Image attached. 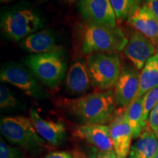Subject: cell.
Returning a JSON list of instances; mask_svg holds the SVG:
<instances>
[{
    "label": "cell",
    "instance_id": "cell-1",
    "mask_svg": "<svg viewBox=\"0 0 158 158\" xmlns=\"http://www.w3.org/2000/svg\"><path fill=\"white\" fill-rule=\"evenodd\" d=\"M61 104L69 113L80 118L85 124L110 123L118 111L115 94L111 89L90 93L76 99L65 98Z\"/></svg>",
    "mask_w": 158,
    "mask_h": 158
},
{
    "label": "cell",
    "instance_id": "cell-2",
    "mask_svg": "<svg viewBox=\"0 0 158 158\" xmlns=\"http://www.w3.org/2000/svg\"><path fill=\"white\" fill-rule=\"evenodd\" d=\"M128 39L120 28L86 23L82 31V51L85 54L116 53L124 51Z\"/></svg>",
    "mask_w": 158,
    "mask_h": 158
},
{
    "label": "cell",
    "instance_id": "cell-3",
    "mask_svg": "<svg viewBox=\"0 0 158 158\" xmlns=\"http://www.w3.org/2000/svg\"><path fill=\"white\" fill-rule=\"evenodd\" d=\"M26 64L37 78L51 89H56L65 76L67 65L62 51L31 54Z\"/></svg>",
    "mask_w": 158,
    "mask_h": 158
},
{
    "label": "cell",
    "instance_id": "cell-4",
    "mask_svg": "<svg viewBox=\"0 0 158 158\" xmlns=\"http://www.w3.org/2000/svg\"><path fill=\"white\" fill-rule=\"evenodd\" d=\"M92 85L100 90L115 86L121 73V58L116 53L89 54L86 59Z\"/></svg>",
    "mask_w": 158,
    "mask_h": 158
},
{
    "label": "cell",
    "instance_id": "cell-5",
    "mask_svg": "<svg viewBox=\"0 0 158 158\" xmlns=\"http://www.w3.org/2000/svg\"><path fill=\"white\" fill-rule=\"evenodd\" d=\"M0 130L7 141L25 149L37 151L45 145V141L37 133L30 118H2L0 122Z\"/></svg>",
    "mask_w": 158,
    "mask_h": 158
},
{
    "label": "cell",
    "instance_id": "cell-6",
    "mask_svg": "<svg viewBox=\"0 0 158 158\" xmlns=\"http://www.w3.org/2000/svg\"><path fill=\"white\" fill-rule=\"evenodd\" d=\"M42 27L40 18L34 11L27 9L7 12L3 15L1 21L4 33L15 42L23 40Z\"/></svg>",
    "mask_w": 158,
    "mask_h": 158
},
{
    "label": "cell",
    "instance_id": "cell-7",
    "mask_svg": "<svg viewBox=\"0 0 158 158\" xmlns=\"http://www.w3.org/2000/svg\"><path fill=\"white\" fill-rule=\"evenodd\" d=\"M2 81L9 83L22 90L27 95L37 99H43L46 94L28 70L18 64H8L1 71Z\"/></svg>",
    "mask_w": 158,
    "mask_h": 158
},
{
    "label": "cell",
    "instance_id": "cell-8",
    "mask_svg": "<svg viewBox=\"0 0 158 158\" xmlns=\"http://www.w3.org/2000/svg\"><path fill=\"white\" fill-rule=\"evenodd\" d=\"M78 9L87 23L116 27V15L110 0H80Z\"/></svg>",
    "mask_w": 158,
    "mask_h": 158
},
{
    "label": "cell",
    "instance_id": "cell-9",
    "mask_svg": "<svg viewBox=\"0 0 158 158\" xmlns=\"http://www.w3.org/2000/svg\"><path fill=\"white\" fill-rule=\"evenodd\" d=\"M157 51L149 39L140 31L134 29L124 49V54L137 70H141L148 59L152 56Z\"/></svg>",
    "mask_w": 158,
    "mask_h": 158
},
{
    "label": "cell",
    "instance_id": "cell-10",
    "mask_svg": "<svg viewBox=\"0 0 158 158\" xmlns=\"http://www.w3.org/2000/svg\"><path fill=\"white\" fill-rule=\"evenodd\" d=\"M139 76L138 70L130 65H124L115 85L116 104L126 108L137 96L139 89Z\"/></svg>",
    "mask_w": 158,
    "mask_h": 158
},
{
    "label": "cell",
    "instance_id": "cell-11",
    "mask_svg": "<svg viewBox=\"0 0 158 158\" xmlns=\"http://www.w3.org/2000/svg\"><path fill=\"white\" fill-rule=\"evenodd\" d=\"M108 128L117 157H128L133 135L131 127L124 118V110L118 111L117 115L108 125Z\"/></svg>",
    "mask_w": 158,
    "mask_h": 158
},
{
    "label": "cell",
    "instance_id": "cell-12",
    "mask_svg": "<svg viewBox=\"0 0 158 158\" xmlns=\"http://www.w3.org/2000/svg\"><path fill=\"white\" fill-rule=\"evenodd\" d=\"M73 135L94 146L99 151H110L114 149L109 128L105 124H84L77 125L74 128Z\"/></svg>",
    "mask_w": 158,
    "mask_h": 158
},
{
    "label": "cell",
    "instance_id": "cell-13",
    "mask_svg": "<svg viewBox=\"0 0 158 158\" xmlns=\"http://www.w3.org/2000/svg\"><path fill=\"white\" fill-rule=\"evenodd\" d=\"M30 118L37 133L54 147H59L66 140V129L62 122L46 120L35 108L30 109Z\"/></svg>",
    "mask_w": 158,
    "mask_h": 158
},
{
    "label": "cell",
    "instance_id": "cell-14",
    "mask_svg": "<svg viewBox=\"0 0 158 158\" xmlns=\"http://www.w3.org/2000/svg\"><path fill=\"white\" fill-rule=\"evenodd\" d=\"M127 22L149 39L158 50V20L145 4L141 7L137 5Z\"/></svg>",
    "mask_w": 158,
    "mask_h": 158
},
{
    "label": "cell",
    "instance_id": "cell-15",
    "mask_svg": "<svg viewBox=\"0 0 158 158\" xmlns=\"http://www.w3.org/2000/svg\"><path fill=\"white\" fill-rule=\"evenodd\" d=\"M91 78L86 62L78 60L71 65L66 77L65 86L72 95L86 93L91 87Z\"/></svg>",
    "mask_w": 158,
    "mask_h": 158
},
{
    "label": "cell",
    "instance_id": "cell-16",
    "mask_svg": "<svg viewBox=\"0 0 158 158\" xmlns=\"http://www.w3.org/2000/svg\"><path fill=\"white\" fill-rule=\"evenodd\" d=\"M23 50L31 54H44L61 51L55 43L54 35L50 30H43L29 35L21 41Z\"/></svg>",
    "mask_w": 158,
    "mask_h": 158
},
{
    "label": "cell",
    "instance_id": "cell-17",
    "mask_svg": "<svg viewBox=\"0 0 158 158\" xmlns=\"http://www.w3.org/2000/svg\"><path fill=\"white\" fill-rule=\"evenodd\" d=\"M158 151V138L148 124L130 149L128 158H154Z\"/></svg>",
    "mask_w": 158,
    "mask_h": 158
},
{
    "label": "cell",
    "instance_id": "cell-18",
    "mask_svg": "<svg viewBox=\"0 0 158 158\" xmlns=\"http://www.w3.org/2000/svg\"><path fill=\"white\" fill-rule=\"evenodd\" d=\"M124 116L133 131L134 138H138L147 127L143 119V98H136L124 109Z\"/></svg>",
    "mask_w": 158,
    "mask_h": 158
},
{
    "label": "cell",
    "instance_id": "cell-19",
    "mask_svg": "<svg viewBox=\"0 0 158 158\" xmlns=\"http://www.w3.org/2000/svg\"><path fill=\"white\" fill-rule=\"evenodd\" d=\"M157 86L158 50L152 56L148 59L140 73L139 89L136 98H143L144 94Z\"/></svg>",
    "mask_w": 158,
    "mask_h": 158
},
{
    "label": "cell",
    "instance_id": "cell-20",
    "mask_svg": "<svg viewBox=\"0 0 158 158\" xmlns=\"http://www.w3.org/2000/svg\"><path fill=\"white\" fill-rule=\"evenodd\" d=\"M116 19L124 21L130 18L137 7L135 0H110Z\"/></svg>",
    "mask_w": 158,
    "mask_h": 158
},
{
    "label": "cell",
    "instance_id": "cell-21",
    "mask_svg": "<svg viewBox=\"0 0 158 158\" xmlns=\"http://www.w3.org/2000/svg\"><path fill=\"white\" fill-rule=\"evenodd\" d=\"M158 102V86L152 89L143 96V119L148 123L150 112Z\"/></svg>",
    "mask_w": 158,
    "mask_h": 158
},
{
    "label": "cell",
    "instance_id": "cell-22",
    "mask_svg": "<svg viewBox=\"0 0 158 158\" xmlns=\"http://www.w3.org/2000/svg\"><path fill=\"white\" fill-rule=\"evenodd\" d=\"M19 104L15 97L8 88L4 85L0 86V106L2 109L16 107Z\"/></svg>",
    "mask_w": 158,
    "mask_h": 158
},
{
    "label": "cell",
    "instance_id": "cell-23",
    "mask_svg": "<svg viewBox=\"0 0 158 158\" xmlns=\"http://www.w3.org/2000/svg\"><path fill=\"white\" fill-rule=\"evenodd\" d=\"M0 158H24V157L19 148L7 145L2 138H1Z\"/></svg>",
    "mask_w": 158,
    "mask_h": 158
},
{
    "label": "cell",
    "instance_id": "cell-24",
    "mask_svg": "<svg viewBox=\"0 0 158 158\" xmlns=\"http://www.w3.org/2000/svg\"><path fill=\"white\" fill-rule=\"evenodd\" d=\"M148 124L158 138V102L150 112Z\"/></svg>",
    "mask_w": 158,
    "mask_h": 158
},
{
    "label": "cell",
    "instance_id": "cell-25",
    "mask_svg": "<svg viewBox=\"0 0 158 158\" xmlns=\"http://www.w3.org/2000/svg\"><path fill=\"white\" fill-rule=\"evenodd\" d=\"M44 158H84L81 154L75 152L56 151L46 155Z\"/></svg>",
    "mask_w": 158,
    "mask_h": 158
},
{
    "label": "cell",
    "instance_id": "cell-26",
    "mask_svg": "<svg viewBox=\"0 0 158 158\" xmlns=\"http://www.w3.org/2000/svg\"><path fill=\"white\" fill-rule=\"evenodd\" d=\"M145 5L149 7L153 15L158 20V0H144Z\"/></svg>",
    "mask_w": 158,
    "mask_h": 158
},
{
    "label": "cell",
    "instance_id": "cell-27",
    "mask_svg": "<svg viewBox=\"0 0 158 158\" xmlns=\"http://www.w3.org/2000/svg\"><path fill=\"white\" fill-rule=\"evenodd\" d=\"M96 158H118L114 151L111 149L110 151H99L96 155Z\"/></svg>",
    "mask_w": 158,
    "mask_h": 158
},
{
    "label": "cell",
    "instance_id": "cell-28",
    "mask_svg": "<svg viewBox=\"0 0 158 158\" xmlns=\"http://www.w3.org/2000/svg\"><path fill=\"white\" fill-rule=\"evenodd\" d=\"M64 1L66 3L70 4V5H71V4L76 2L78 1V0H64Z\"/></svg>",
    "mask_w": 158,
    "mask_h": 158
},
{
    "label": "cell",
    "instance_id": "cell-29",
    "mask_svg": "<svg viewBox=\"0 0 158 158\" xmlns=\"http://www.w3.org/2000/svg\"><path fill=\"white\" fill-rule=\"evenodd\" d=\"M10 1H13V0H1V2H8Z\"/></svg>",
    "mask_w": 158,
    "mask_h": 158
},
{
    "label": "cell",
    "instance_id": "cell-30",
    "mask_svg": "<svg viewBox=\"0 0 158 158\" xmlns=\"http://www.w3.org/2000/svg\"><path fill=\"white\" fill-rule=\"evenodd\" d=\"M154 158H158V151H157V152L156 153V155L155 157H154Z\"/></svg>",
    "mask_w": 158,
    "mask_h": 158
},
{
    "label": "cell",
    "instance_id": "cell-31",
    "mask_svg": "<svg viewBox=\"0 0 158 158\" xmlns=\"http://www.w3.org/2000/svg\"><path fill=\"white\" fill-rule=\"evenodd\" d=\"M89 158H96V155H92L91 156V157Z\"/></svg>",
    "mask_w": 158,
    "mask_h": 158
},
{
    "label": "cell",
    "instance_id": "cell-32",
    "mask_svg": "<svg viewBox=\"0 0 158 158\" xmlns=\"http://www.w3.org/2000/svg\"><path fill=\"white\" fill-rule=\"evenodd\" d=\"M41 1H43V2H45V1H47V0H41Z\"/></svg>",
    "mask_w": 158,
    "mask_h": 158
}]
</instances>
